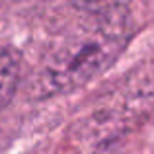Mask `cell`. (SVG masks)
Wrapping results in <instances>:
<instances>
[{
	"label": "cell",
	"mask_w": 154,
	"mask_h": 154,
	"mask_svg": "<svg viewBox=\"0 0 154 154\" xmlns=\"http://www.w3.org/2000/svg\"><path fill=\"white\" fill-rule=\"evenodd\" d=\"M72 20L53 31L27 76L31 98L70 94L105 72L131 43V10L123 2L70 4Z\"/></svg>",
	"instance_id": "obj_1"
},
{
	"label": "cell",
	"mask_w": 154,
	"mask_h": 154,
	"mask_svg": "<svg viewBox=\"0 0 154 154\" xmlns=\"http://www.w3.org/2000/svg\"><path fill=\"white\" fill-rule=\"evenodd\" d=\"M23 72L22 53L10 45H0V111L8 107L18 92Z\"/></svg>",
	"instance_id": "obj_2"
}]
</instances>
